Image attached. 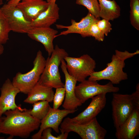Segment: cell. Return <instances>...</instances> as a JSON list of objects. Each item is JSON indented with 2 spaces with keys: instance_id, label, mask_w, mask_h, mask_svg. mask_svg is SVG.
I'll use <instances>...</instances> for the list:
<instances>
[{
  "instance_id": "cell-1",
  "label": "cell",
  "mask_w": 139,
  "mask_h": 139,
  "mask_svg": "<svg viewBox=\"0 0 139 139\" xmlns=\"http://www.w3.org/2000/svg\"><path fill=\"white\" fill-rule=\"evenodd\" d=\"M4 114L5 116L0 124V133L9 135L7 139L16 136L28 138L40 127L41 120L31 115L26 109L8 110Z\"/></svg>"
},
{
  "instance_id": "cell-2",
  "label": "cell",
  "mask_w": 139,
  "mask_h": 139,
  "mask_svg": "<svg viewBox=\"0 0 139 139\" xmlns=\"http://www.w3.org/2000/svg\"><path fill=\"white\" fill-rule=\"evenodd\" d=\"M111 62L108 63L105 68L101 71L93 72L89 77L88 80L97 81L108 80L113 84H118L122 81L128 79L127 73L123 71L125 66V60L139 54L138 50L133 53L115 50Z\"/></svg>"
},
{
  "instance_id": "cell-3",
  "label": "cell",
  "mask_w": 139,
  "mask_h": 139,
  "mask_svg": "<svg viewBox=\"0 0 139 139\" xmlns=\"http://www.w3.org/2000/svg\"><path fill=\"white\" fill-rule=\"evenodd\" d=\"M68 55L65 50L56 45L50 56L46 60L44 69L38 83L52 88L64 87L59 67L62 59Z\"/></svg>"
},
{
  "instance_id": "cell-4",
  "label": "cell",
  "mask_w": 139,
  "mask_h": 139,
  "mask_svg": "<svg viewBox=\"0 0 139 139\" xmlns=\"http://www.w3.org/2000/svg\"><path fill=\"white\" fill-rule=\"evenodd\" d=\"M46 63V60L39 50L33 62V68L25 73H18L13 78V84L20 92L27 94L38 83Z\"/></svg>"
},
{
  "instance_id": "cell-5",
  "label": "cell",
  "mask_w": 139,
  "mask_h": 139,
  "mask_svg": "<svg viewBox=\"0 0 139 139\" xmlns=\"http://www.w3.org/2000/svg\"><path fill=\"white\" fill-rule=\"evenodd\" d=\"M59 129L61 132H75L82 139H104L107 133L106 130L100 125L96 117L82 124L75 123L67 117L61 123Z\"/></svg>"
},
{
  "instance_id": "cell-6",
  "label": "cell",
  "mask_w": 139,
  "mask_h": 139,
  "mask_svg": "<svg viewBox=\"0 0 139 139\" xmlns=\"http://www.w3.org/2000/svg\"><path fill=\"white\" fill-rule=\"evenodd\" d=\"M64 59L68 73L77 81L81 82L84 81L94 71L95 61L88 54H84L77 57L67 56Z\"/></svg>"
},
{
  "instance_id": "cell-7",
  "label": "cell",
  "mask_w": 139,
  "mask_h": 139,
  "mask_svg": "<svg viewBox=\"0 0 139 139\" xmlns=\"http://www.w3.org/2000/svg\"><path fill=\"white\" fill-rule=\"evenodd\" d=\"M112 118L116 129L120 126L136 108L131 94L113 93L111 102Z\"/></svg>"
},
{
  "instance_id": "cell-8",
  "label": "cell",
  "mask_w": 139,
  "mask_h": 139,
  "mask_svg": "<svg viewBox=\"0 0 139 139\" xmlns=\"http://www.w3.org/2000/svg\"><path fill=\"white\" fill-rule=\"evenodd\" d=\"M76 86L75 93L77 98L82 103L90 98L98 95L109 93H117L119 87L114 86L110 82L105 85H101L97 81L85 79Z\"/></svg>"
},
{
  "instance_id": "cell-9",
  "label": "cell",
  "mask_w": 139,
  "mask_h": 139,
  "mask_svg": "<svg viewBox=\"0 0 139 139\" xmlns=\"http://www.w3.org/2000/svg\"><path fill=\"white\" fill-rule=\"evenodd\" d=\"M11 31L27 33L33 28L31 22L25 18L22 11L16 6L8 4L1 7Z\"/></svg>"
},
{
  "instance_id": "cell-10",
  "label": "cell",
  "mask_w": 139,
  "mask_h": 139,
  "mask_svg": "<svg viewBox=\"0 0 139 139\" xmlns=\"http://www.w3.org/2000/svg\"><path fill=\"white\" fill-rule=\"evenodd\" d=\"M61 63V68L65 77L64 87L65 90V98L62 106L65 109L77 110V108L82 104L75 94V90L77 81L68 73L64 59H62Z\"/></svg>"
},
{
  "instance_id": "cell-11",
  "label": "cell",
  "mask_w": 139,
  "mask_h": 139,
  "mask_svg": "<svg viewBox=\"0 0 139 139\" xmlns=\"http://www.w3.org/2000/svg\"><path fill=\"white\" fill-rule=\"evenodd\" d=\"M76 110L55 109L50 107L46 116L41 120L39 131L32 136V139H41L43 131L47 128H51L56 133H59V126L63 118L69 114L73 113Z\"/></svg>"
},
{
  "instance_id": "cell-12",
  "label": "cell",
  "mask_w": 139,
  "mask_h": 139,
  "mask_svg": "<svg viewBox=\"0 0 139 139\" xmlns=\"http://www.w3.org/2000/svg\"><path fill=\"white\" fill-rule=\"evenodd\" d=\"M0 117L7 111L18 108L21 110L26 109L21 108V105L16 103L15 99L19 90L13 84L10 79H7L0 89Z\"/></svg>"
},
{
  "instance_id": "cell-13",
  "label": "cell",
  "mask_w": 139,
  "mask_h": 139,
  "mask_svg": "<svg viewBox=\"0 0 139 139\" xmlns=\"http://www.w3.org/2000/svg\"><path fill=\"white\" fill-rule=\"evenodd\" d=\"M106 95V93H102L91 98V101L87 108L76 116L71 118V120L75 123L82 124L96 117L105 106Z\"/></svg>"
},
{
  "instance_id": "cell-14",
  "label": "cell",
  "mask_w": 139,
  "mask_h": 139,
  "mask_svg": "<svg viewBox=\"0 0 139 139\" xmlns=\"http://www.w3.org/2000/svg\"><path fill=\"white\" fill-rule=\"evenodd\" d=\"M118 139H134L139 134V109L134 110L123 124L116 129Z\"/></svg>"
},
{
  "instance_id": "cell-15",
  "label": "cell",
  "mask_w": 139,
  "mask_h": 139,
  "mask_svg": "<svg viewBox=\"0 0 139 139\" xmlns=\"http://www.w3.org/2000/svg\"><path fill=\"white\" fill-rule=\"evenodd\" d=\"M58 32L50 27H33L27 34L31 39L41 43L50 56L54 50L53 41Z\"/></svg>"
},
{
  "instance_id": "cell-16",
  "label": "cell",
  "mask_w": 139,
  "mask_h": 139,
  "mask_svg": "<svg viewBox=\"0 0 139 139\" xmlns=\"http://www.w3.org/2000/svg\"><path fill=\"white\" fill-rule=\"evenodd\" d=\"M49 3L44 0H22L16 5L26 19L32 22L48 7Z\"/></svg>"
},
{
  "instance_id": "cell-17",
  "label": "cell",
  "mask_w": 139,
  "mask_h": 139,
  "mask_svg": "<svg viewBox=\"0 0 139 139\" xmlns=\"http://www.w3.org/2000/svg\"><path fill=\"white\" fill-rule=\"evenodd\" d=\"M99 19L88 12L87 15L82 18L79 22H76L75 20L71 19V24L70 25L65 26L57 24L56 26L57 28H65L66 30L61 32L59 34H57L55 37V38L61 35H66L72 33L79 34L82 37L87 32L91 25L94 22Z\"/></svg>"
},
{
  "instance_id": "cell-18",
  "label": "cell",
  "mask_w": 139,
  "mask_h": 139,
  "mask_svg": "<svg viewBox=\"0 0 139 139\" xmlns=\"http://www.w3.org/2000/svg\"><path fill=\"white\" fill-rule=\"evenodd\" d=\"M59 10L56 3H49L47 8L31 22L32 27H50L59 19Z\"/></svg>"
},
{
  "instance_id": "cell-19",
  "label": "cell",
  "mask_w": 139,
  "mask_h": 139,
  "mask_svg": "<svg viewBox=\"0 0 139 139\" xmlns=\"http://www.w3.org/2000/svg\"><path fill=\"white\" fill-rule=\"evenodd\" d=\"M24 100L27 103L33 104L40 101H52L54 95L53 88L39 84L38 82L27 94Z\"/></svg>"
},
{
  "instance_id": "cell-20",
  "label": "cell",
  "mask_w": 139,
  "mask_h": 139,
  "mask_svg": "<svg viewBox=\"0 0 139 139\" xmlns=\"http://www.w3.org/2000/svg\"><path fill=\"white\" fill-rule=\"evenodd\" d=\"M98 0L100 7V17L110 21L119 17L120 7L115 0Z\"/></svg>"
},
{
  "instance_id": "cell-21",
  "label": "cell",
  "mask_w": 139,
  "mask_h": 139,
  "mask_svg": "<svg viewBox=\"0 0 139 139\" xmlns=\"http://www.w3.org/2000/svg\"><path fill=\"white\" fill-rule=\"evenodd\" d=\"M49 102L46 101H40L33 104L31 109H28L29 113L36 118L41 120L48 113L50 107Z\"/></svg>"
},
{
  "instance_id": "cell-22",
  "label": "cell",
  "mask_w": 139,
  "mask_h": 139,
  "mask_svg": "<svg viewBox=\"0 0 139 139\" xmlns=\"http://www.w3.org/2000/svg\"><path fill=\"white\" fill-rule=\"evenodd\" d=\"M76 3L85 7L89 12L95 18H100V7L98 0H76Z\"/></svg>"
},
{
  "instance_id": "cell-23",
  "label": "cell",
  "mask_w": 139,
  "mask_h": 139,
  "mask_svg": "<svg viewBox=\"0 0 139 139\" xmlns=\"http://www.w3.org/2000/svg\"><path fill=\"white\" fill-rule=\"evenodd\" d=\"M130 20L132 25L139 30V0H130Z\"/></svg>"
},
{
  "instance_id": "cell-24",
  "label": "cell",
  "mask_w": 139,
  "mask_h": 139,
  "mask_svg": "<svg viewBox=\"0 0 139 139\" xmlns=\"http://www.w3.org/2000/svg\"><path fill=\"white\" fill-rule=\"evenodd\" d=\"M11 31L7 21L0 7V45L5 44L9 39Z\"/></svg>"
},
{
  "instance_id": "cell-25",
  "label": "cell",
  "mask_w": 139,
  "mask_h": 139,
  "mask_svg": "<svg viewBox=\"0 0 139 139\" xmlns=\"http://www.w3.org/2000/svg\"><path fill=\"white\" fill-rule=\"evenodd\" d=\"M98 20L94 22L91 25L87 32L82 37H92L98 41H103L105 35L99 29L96 24V22Z\"/></svg>"
},
{
  "instance_id": "cell-26",
  "label": "cell",
  "mask_w": 139,
  "mask_h": 139,
  "mask_svg": "<svg viewBox=\"0 0 139 139\" xmlns=\"http://www.w3.org/2000/svg\"><path fill=\"white\" fill-rule=\"evenodd\" d=\"M65 95V90L64 87H60L56 89L53 100V108L58 109L62 104L64 99Z\"/></svg>"
},
{
  "instance_id": "cell-27",
  "label": "cell",
  "mask_w": 139,
  "mask_h": 139,
  "mask_svg": "<svg viewBox=\"0 0 139 139\" xmlns=\"http://www.w3.org/2000/svg\"><path fill=\"white\" fill-rule=\"evenodd\" d=\"M52 129L50 128H47L43 131L41 139H66L68 136V133L61 132L59 135L55 136L53 135L51 133Z\"/></svg>"
},
{
  "instance_id": "cell-28",
  "label": "cell",
  "mask_w": 139,
  "mask_h": 139,
  "mask_svg": "<svg viewBox=\"0 0 139 139\" xmlns=\"http://www.w3.org/2000/svg\"><path fill=\"white\" fill-rule=\"evenodd\" d=\"M109 20L104 19L98 20L96 22L97 26L105 35L107 36L112 30L111 25Z\"/></svg>"
},
{
  "instance_id": "cell-29",
  "label": "cell",
  "mask_w": 139,
  "mask_h": 139,
  "mask_svg": "<svg viewBox=\"0 0 139 139\" xmlns=\"http://www.w3.org/2000/svg\"><path fill=\"white\" fill-rule=\"evenodd\" d=\"M133 100L137 108H139V84H137L136 91L131 94Z\"/></svg>"
},
{
  "instance_id": "cell-30",
  "label": "cell",
  "mask_w": 139,
  "mask_h": 139,
  "mask_svg": "<svg viewBox=\"0 0 139 139\" xmlns=\"http://www.w3.org/2000/svg\"><path fill=\"white\" fill-rule=\"evenodd\" d=\"M22 0H12L7 2L8 4L16 6V5Z\"/></svg>"
},
{
  "instance_id": "cell-31",
  "label": "cell",
  "mask_w": 139,
  "mask_h": 139,
  "mask_svg": "<svg viewBox=\"0 0 139 139\" xmlns=\"http://www.w3.org/2000/svg\"><path fill=\"white\" fill-rule=\"evenodd\" d=\"M4 48L2 45H0V55H2L3 53Z\"/></svg>"
},
{
  "instance_id": "cell-32",
  "label": "cell",
  "mask_w": 139,
  "mask_h": 139,
  "mask_svg": "<svg viewBox=\"0 0 139 139\" xmlns=\"http://www.w3.org/2000/svg\"><path fill=\"white\" fill-rule=\"evenodd\" d=\"M57 0H47V2L49 3H55Z\"/></svg>"
},
{
  "instance_id": "cell-33",
  "label": "cell",
  "mask_w": 139,
  "mask_h": 139,
  "mask_svg": "<svg viewBox=\"0 0 139 139\" xmlns=\"http://www.w3.org/2000/svg\"><path fill=\"white\" fill-rule=\"evenodd\" d=\"M3 0H0V5H2L3 4Z\"/></svg>"
},
{
  "instance_id": "cell-34",
  "label": "cell",
  "mask_w": 139,
  "mask_h": 139,
  "mask_svg": "<svg viewBox=\"0 0 139 139\" xmlns=\"http://www.w3.org/2000/svg\"><path fill=\"white\" fill-rule=\"evenodd\" d=\"M2 120V118L1 117H0V124Z\"/></svg>"
},
{
  "instance_id": "cell-35",
  "label": "cell",
  "mask_w": 139,
  "mask_h": 139,
  "mask_svg": "<svg viewBox=\"0 0 139 139\" xmlns=\"http://www.w3.org/2000/svg\"><path fill=\"white\" fill-rule=\"evenodd\" d=\"M4 137H0V139H3L4 138Z\"/></svg>"
},
{
  "instance_id": "cell-36",
  "label": "cell",
  "mask_w": 139,
  "mask_h": 139,
  "mask_svg": "<svg viewBox=\"0 0 139 139\" xmlns=\"http://www.w3.org/2000/svg\"><path fill=\"white\" fill-rule=\"evenodd\" d=\"M11 0H6V1H7V2H8V1H11Z\"/></svg>"
}]
</instances>
